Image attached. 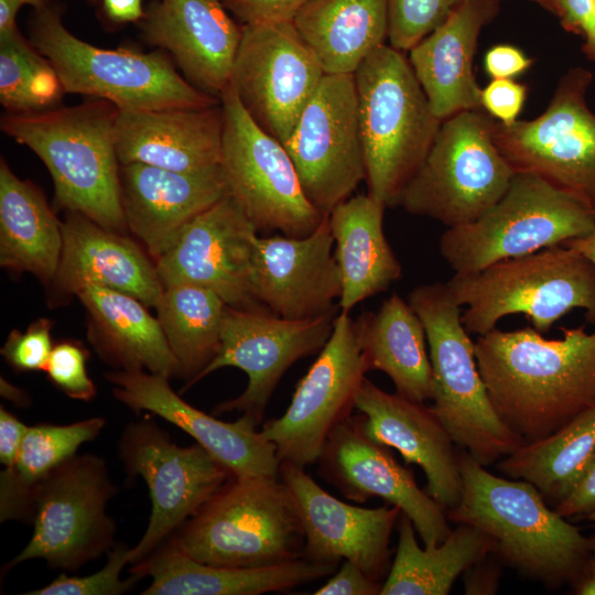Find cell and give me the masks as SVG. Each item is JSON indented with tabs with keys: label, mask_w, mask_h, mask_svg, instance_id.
Returning <instances> with one entry per match:
<instances>
[{
	"label": "cell",
	"mask_w": 595,
	"mask_h": 595,
	"mask_svg": "<svg viewBox=\"0 0 595 595\" xmlns=\"http://www.w3.org/2000/svg\"><path fill=\"white\" fill-rule=\"evenodd\" d=\"M548 339L532 326L494 328L475 340V356L501 421L526 443L559 430L595 403V332L561 328Z\"/></svg>",
	"instance_id": "1"
},
{
	"label": "cell",
	"mask_w": 595,
	"mask_h": 595,
	"mask_svg": "<svg viewBox=\"0 0 595 595\" xmlns=\"http://www.w3.org/2000/svg\"><path fill=\"white\" fill-rule=\"evenodd\" d=\"M459 502L447 519L473 526L495 542L494 554L551 588L572 584L592 560L588 537L566 521L529 482L499 477L458 452Z\"/></svg>",
	"instance_id": "2"
},
{
	"label": "cell",
	"mask_w": 595,
	"mask_h": 595,
	"mask_svg": "<svg viewBox=\"0 0 595 595\" xmlns=\"http://www.w3.org/2000/svg\"><path fill=\"white\" fill-rule=\"evenodd\" d=\"M118 111L112 102L94 98L72 107L7 112L0 127L45 164L60 207L120 232L127 226L116 152Z\"/></svg>",
	"instance_id": "3"
},
{
	"label": "cell",
	"mask_w": 595,
	"mask_h": 595,
	"mask_svg": "<svg viewBox=\"0 0 595 595\" xmlns=\"http://www.w3.org/2000/svg\"><path fill=\"white\" fill-rule=\"evenodd\" d=\"M368 194L386 207L422 164L441 127L409 60L391 45L354 74Z\"/></svg>",
	"instance_id": "4"
},
{
	"label": "cell",
	"mask_w": 595,
	"mask_h": 595,
	"mask_svg": "<svg viewBox=\"0 0 595 595\" xmlns=\"http://www.w3.org/2000/svg\"><path fill=\"white\" fill-rule=\"evenodd\" d=\"M167 541L202 563L262 567L303 556L304 532L279 477L232 476Z\"/></svg>",
	"instance_id": "5"
},
{
	"label": "cell",
	"mask_w": 595,
	"mask_h": 595,
	"mask_svg": "<svg viewBox=\"0 0 595 595\" xmlns=\"http://www.w3.org/2000/svg\"><path fill=\"white\" fill-rule=\"evenodd\" d=\"M445 283L455 302L466 306L462 313L466 331L477 336L515 314L524 315L541 334L575 309H583L587 321L595 323V267L566 245L478 272L454 273Z\"/></svg>",
	"instance_id": "6"
},
{
	"label": "cell",
	"mask_w": 595,
	"mask_h": 595,
	"mask_svg": "<svg viewBox=\"0 0 595 595\" xmlns=\"http://www.w3.org/2000/svg\"><path fill=\"white\" fill-rule=\"evenodd\" d=\"M408 302L426 334L432 409L454 443L484 466L513 453L526 442L495 411L477 366L475 342L446 283L418 285Z\"/></svg>",
	"instance_id": "7"
},
{
	"label": "cell",
	"mask_w": 595,
	"mask_h": 595,
	"mask_svg": "<svg viewBox=\"0 0 595 595\" xmlns=\"http://www.w3.org/2000/svg\"><path fill=\"white\" fill-rule=\"evenodd\" d=\"M30 30L31 43L53 65L65 93L105 99L129 110L206 107L220 101L194 87L164 54L106 50L82 41L50 4L35 9Z\"/></svg>",
	"instance_id": "8"
},
{
	"label": "cell",
	"mask_w": 595,
	"mask_h": 595,
	"mask_svg": "<svg viewBox=\"0 0 595 595\" xmlns=\"http://www.w3.org/2000/svg\"><path fill=\"white\" fill-rule=\"evenodd\" d=\"M595 209L540 176L516 172L499 201L477 220L446 228L440 253L454 273L478 272L585 236Z\"/></svg>",
	"instance_id": "9"
},
{
	"label": "cell",
	"mask_w": 595,
	"mask_h": 595,
	"mask_svg": "<svg viewBox=\"0 0 595 595\" xmlns=\"http://www.w3.org/2000/svg\"><path fill=\"white\" fill-rule=\"evenodd\" d=\"M494 119L483 109L443 120L398 206L446 228L477 220L505 194L515 171L499 151Z\"/></svg>",
	"instance_id": "10"
},
{
	"label": "cell",
	"mask_w": 595,
	"mask_h": 595,
	"mask_svg": "<svg viewBox=\"0 0 595 595\" xmlns=\"http://www.w3.org/2000/svg\"><path fill=\"white\" fill-rule=\"evenodd\" d=\"M117 491L102 457L75 454L62 462L36 487L31 539L1 573L32 559L75 571L108 553L117 526L107 505Z\"/></svg>",
	"instance_id": "11"
},
{
	"label": "cell",
	"mask_w": 595,
	"mask_h": 595,
	"mask_svg": "<svg viewBox=\"0 0 595 595\" xmlns=\"http://www.w3.org/2000/svg\"><path fill=\"white\" fill-rule=\"evenodd\" d=\"M220 105L219 165L228 195L257 230H278L290 237L312 234L325 214L306 197L285 147L255 122L230 86Z\"/></svg>",
	"instance_id": "12"
},
{
	"label": "cell",
	"mask_w": 595,
	"mask_h": 595,
	"mask_svg": "<svg viewBox=\"0 0 595 595\" xmlns=\"http://www.w3.org/2000/svg\"><path fill=\"white\" fill-rule=\"evenodd\" d=\"M592 78L585 68H571L540 116L494 120L493 134L515 172L540 176L595 209V113L586 104Z\"/></svg>",
	"instance_id": "13"
},
{
	"label": "cell",
	"mask_w": 595,
	"mask_h": 595,
	"mask_svg": "<svg viewBox=\"0 0 595 595\" xmlns=\"http://www.w3.org/2000/svg\"><path fill=\"white\" fill-rule=\"evenodd\" d=\"M126 484L141 477L149 489L151 515L130 564L148 558L232 475L198 443L178 446L149 418L128 423L118 440Z\"/></svg>",
	"instance_id": "14"
},
{
	"label": "cell",
	"mask_w": 595,
	"mask_h": 595,
	"mask_svg": "<svg viewBox=\"0 0 595 595\" xmlns=\"http://www.w3.org/2000/svg\"><path fill=\"white\" fill-rule=\"evenodd\" d=\"M369 371L361 348V318L339 312L332 334L299 381L285 412L262 424L280 462L305 468L316 463L331 432L351 415Z\"/></svg>",
	"instance_id": "15"
},
{
	"label": "cell",
	"mask_w": 595,
	"mask_h": 595,
	"mask_svg": "<svg viewBox=\"0 0 595 595\" xmlns=\"http://www.w3.org/2000/svg\"><path fill=\"white\" fill-rule=\"evenodd\" d=\"M335 313L307 320H289L268 309L227 305L220 347L215 358L185 389L224 367H235L248 377L245 391L214 408V413L237 411L257 425L284 372L298 360L317 354L327 343Z\"/></svg>",
	"instance_id": "16"
},
{
	"label": "cell",
	"mask_w": 595,
	"mask_h": 595,
	"mask_svg": "<svg viewBox=\"0 0 595 595\" xmlns=\"http://www.w3.org/2000/svg\"><path fill=\"white\" fill-rule=\"evenodd\" d=\"M325 73L291 21L242 24L230 87L283 145Z\"/></svg>",
	"instance_id": "17"
},
{
	"label": "cell",
	"mask_w": 595,
	"mask_h": 595,
	"mask_svg": "<svg viewBox=\"0 0 595 595\" xmlns=\"http://www.w3.org/2000/svg\"><path fill=\"white\" fill-rule=\"evenodd\" d=\"M303 191L329 214L366 178L354 74H325L285 143Z\"/></svg>",
	"instance_id": "18"
},
{
	"label": "cell",
	"mask_w": 595,
	"mask_h": 595,
	"mask_svg": "<svg viewBox=\"0 0 595 595\" xmlns=\"http://www.w3.org/2000/svg\"><path fill=\"white\" fill-rule=\"evenodd\" d=\"M321 476L346 499L363 504L379 497L412 521L423 545H439L451 533L446 510L416 484L390 447L366 431L361 413L340 422L317 459Z\"/></svg>",
	"instance_id": "19"
},
{
	"label": "cell",
	"mask_w": 595,
	"mask_h": 595,
	"mask_svg": "<svg viewBox=\"0 0 595 595\" xmlns=\"http://www.w3.org/2000/svg\"><path fill=\"white\" fill-rule=\"evenodd\" d=\"M258 230L227 194L195 216L155 260L163 288L194 284L217 293L229 306L267 309L251 290V259Z\"/></svg>",
	"instance_id": "20"
},
{
	"label": "cell",
	"mask_w": 595,
	"mask_h": 595,
	"mask_svg": "<svg viewBox=\"0 0 595 595\" xmlns=\"http://www.w3.org/2000/svg\"><path fill=\"white\" fill-rule=\"evenodd\" d=\"M279 478L291 495L303 532V556L318 562L348 560L382 582L389 572L390 537L401 510L397 506L364 508L323 489L303 467L280 464Z\"/></svg>",
	"instance_id": "21"
},
{
	"label": "cell",
	"mask_w": 595,
	"mask_h": 595,
	"mask_svg": "<svg viewBox=\"0 0 595 595\" xmlns=\"http://www.w3.org/2000/svg\"><path fill=\"white\" fill-rule=\"evenodd\" d=\"M328 214L304 237L257 236L251 259V290L271 313L307 320L335 313L342 278Z\"/></svg>",
	"instance_id": "22"
},
{
	"label": "cell",
	"mask_w": 595,
	"mask_h": 595,
	"mask_svg": "<svg viewBox=\"0 0 595 595\" xmlns=\"http://www.w3.org/2000/svg\"><path fill=\"white\" fill-rule=\"evenodd\" d=\"M113 385V397L136 413L148 411L174 424L205 448L235 477H279L275 446L258 425L240 415L221 421L181 398L167 377L145 370H115L106 374Z\"/></svg>",
	"instance_id": "23"
},
{
	"label": "cell",
	"mask_w": 595,
	"mask_h": 595,
	"mask_svg": "<svg viewBox=\"0 0 595 595\" xmlns=\"http://www.w3.org/2000/svg\"><path fill=\"white\" fill-rule=\"evenodd\" d=\"M139 24L145 42L167 51L194 87L220 100L242 33L220 0H154Z\"/></svg>",
	"instance_id": "24"
},
{
	"label": "cell",
	"mask_w": 595,
	"mask_h": 595,
	"mask_svg": "<svg viewBox=\"0 0 595 595\" xmlns=\"http://www.w3.org/2000/svg\"><path fill=\"white\" fill-rule=\"evenodd\" d=\"M355 409L363 414L366 431L374 440L423 469L426 493L436 502L445 510L459 502L463 485L458 452L432 407L387 392L365 378Z\"/></svg>",
	"instance_id": "25"
},
{
	"label": "cell",
	"mask_w": 595,
	"mask_h": 595,
	"mask_svg": "<svg viewBox=\"0 0 595 595\" xmlns=\"http://www.w3.org/2000/svg\"><path fill=\"white\" fill-rule=\"evenodd\" d=\"M119 175L126 226L155 260L188 221L228 194L220 165L175 172L129 163Z\"/></svg>",
	"instance_id": "26"
},
{
	"label": "cell",
	"mask_w": 595,
	"mask_h": 595,
	"mask_svg": "<svg viewBox=\"0 0 595 595\" xmlns=\"http://www.w3.org/2000/svg\"><path fill=\"white\" fill-rule=\"evenodd\" d=\"M221 105L145 110L119 109L116 152L120 164L143 163L175 172L219 166Z\"/></svg>",
	"instance_id": "27"
},
{
	"label": "cell",
	"mask_w": 595,
	"mask_h": 595,
	"mask_svg": "<svg viewBox=\"0 0 595 595\" xmlns=\"http://www.w3.org/2000/svg\"><path fill=\"white\" fill-rule=\"evenodd\" d=\"M62 234V256L52 281L56 292L69 295L98 285L156 305L164 288L155 263L130 238L76 212H67Z\"/></svg>",
	"instance_id": "28"
},
{
	"label": "cell",
	"mask_w": 595,
	"mask_h": 595,
	"mask_svg": "<svg viewBox=\"0 0 595 595\" xmlns=\"http://www.w3.org/2000/svg\"><path fill=\"white\" fill-rule=\"evenodd\" d=\"M499 0H466L409 52L410 65L440 120L480 108L473 63L478 36Z\"/></svg>",
	"instance_id": "29"
},
{
	"label": "cell",
	"mask_w": 595,
	"mask_h": 595,
	"mask_svg": "<svg viewBox=\"0 0 595 595\" xmlns=\"http://www.w3.org/2000/svg\"><path fill=\"white\" fill-rule=\"evenodd\" d=\"M339 563L305 556L262 567H225L198 562L162 543L130 573L151 577L142 595H260L281 592L334 573Z\"/></svg>",
	"instance_id": "30"
},
{
	"label": "cell",
	"mask_w": 595,
	"mask_h": 595,
	"mask_svg": "<svg viewBox=\"0 0 595 595\" xmlns=\"http://www.w3.org/2000/svg\"><path fill=\"white\" fill-rule=\"evenodd\" d=\"M76 295L89 315L90 342L105 361L118 370L180 376L178 363L162 327L144 303L98 285H87Z\"/></svg>",
	"instance_id": "31"
},
{
	"label": "cell",
	"mask_w": 595,
	"mask_h": 595,
	"mask_svg": "<svg viewBox=\"0 0 595 595\" xmlns=\"http://www.w3.org/2000/svg\"><path fill=\"white\" fill-rule=\"evenodd\" d=\"M386 208L367 193L343 201L328 214L342 278L340 312L350 313L402 274L383 231Z\"/></svg>",
	"instance_id": "32"
},
{
	"label": "cell",
	"mask_w": 595,
	"mask_h": 595,
	"mask_svg": "<svg viewBox=\"0 0 595 595\" xmlns=\"http://www.w3.org/2000/svg\"><path fill=\"white\" fill-rule=\"evenodd\" d=\"M292 23L325 74H355L388 40V3L311 0L295 13Z\"/></svg>",
	"instance_id": "33"
},
{
	"label": "cell",
	"mask_w": 595,
	"mask_h": 595,
	"mask_svg": "<svg viewBox=\"0 0 595 595\" xmlns=\"http://www.w3.org/2000/svg\"><path fill=\"white\" fill-rule=\"evenodd\" d=\"M63 249L62 221L43 193L0 163V264L54 280Z\"/></svg>",
	"instance_id": "34"
},
{
	"label": "cell",
	"mask_w": 595,
	"mask_h": 595,
	"mask_svg": "<svg viewBox=\"0 0 595 595\" xmlns=\"http://www.w3.org/2000/svg\"><path fill=\"white\" fill-rule=\"evenodd\" d=\"M361 318V348L368 370L385 372L396 392L414 401L433 398V374L424 326L398 293Z\"/></svg>",
	"instance_id": "35"
},
{
	"label": "cell",
	"mask_w": 595,
	"mask_h": 595,
	"mask_svg": "<svg viewBox=\"0 0 595 595\" xmlns=\"http://www.w3.org/2000/svg\"><path fill=\"white\" fill-rule=\"evenodd\" d=\"M398 545L381 595H446L473 564L494 554L495 542L479 529L458 523L439 545L421 548L410 518L401 512Z\"/></svg>",
	"instance_id": "36"
},
{
	"label": "cell",
	"mask_w": 595,
	"mask_h": 595,
	"mask_svg": "<svg viewBox=\"0 0 595 595\" xmlns=\"http://www.w3.org/2000/svg\"><path fill=\"white\" fill-rule=\"evenodd\" d=\"M594 453L595 403L550 435L521 445L498 463V469L531 483L554 508L572 490Z\"/></svg>",
	"instance_id": "37"
},
{
	"label": "cell",
	"mask_w": 595,
	"mask_h": 595,
	"mask_svg": "<svg viewBox=\"0 0 595 595\" xmlns=\"http://www.w3.org/2000/svg\"><path fill=\"white\" fill-rule=\"evenodd\" d=\"M106 421L94 416L69 424L29 425L14 464L0 474V522L32 521L39 484L78 447L101 433Z\"/></svg>",
	"instance_id": "38"
},
{
	"label": "cell",
	"mask_w": 595,
	"mask_h": 595,
	"mask_svg": "<svg viewBox=\"0 0 595 595\" xmlns=\"http://www.w3.org/2000/svg\"><path fill=\"white\" fill-rule=\"evenodd\" d=\"M154 307L187 386L219 350L227 303L209 289L176 284L164 288Z\"/></svg>",
	"instance_id": "39"
},
{
	"label": "cell",
	"mask_w": 595,
	"mask_h": 595,
	"mask_svg": "<svg viewBox=\"0 0 595 595\" xmlns=\"http://www.w3.org/2000/svg\"><path fill=\"white\" fill-rule=\"evenodd\" d=\"M64 93L53 65L18 28L0 35V101L8 112L54 108Z\"/></svg>",
	"instance_id": "40"
},
{
	"label": "cell",
	"mask_w": 595,
	"mask_h": 595,
	"mask_svg": "<svg viewBox=\"0 0 595 595\" xmlns=\"http://www.w3.org/2000/svg\"><path fill=\"white\" fill-rule=\"evenodd\" d=\"M466 0H387L390 45L409 51Z\"/></svg>",
	"instance_id": "41"
},
{
	"label": "cell",
	"mask_w": 595,
	"mask_h": 595,
	"mask_svg": "<svg viewBox=\"0 0 595 595\" xmlns=\"http://www.w3.org/2000/svg\"><path fill=\"white\" fill-rule=\"evenodd\" d=\"M131 548L116 543L107 553L102 569L85 576L60 574L50 584L28 591L24 595H121L129 592L141 580L136 574L120 578L121 571L130 564Z\"/></svg>",
	"instance_id": "42"
},
{
	"label": "cell",
	"mask_w": 595,
	"mask_h": 595,
	"mask_svg": "<svg viewBox=\"0 0 595 595\" xmlns=\"http://www.w3.org/2000/svg\"><path fill=\"white\" fill-rule=\"evenodd\" d=\"M88 351L75 340H63L53 346L45 372L51 382L67 397L90 401L96 386L87 374Z\"/></svg>",
	"instance_id": "43"
},
{
	"label": "cell",
	"mask_w": 595,
	"mask_h": 595,
	"mask_svg": "<svg viewBox=\"0 0 595 595\" xmlns=\"http://www.w3.org/2000/svg\"><path fill=\"white\" fill-rule=\"evenodd\" d=\"M51 327V321L40 318L23 333L12 331L1 355L17 371H45L53 349Z\"/></svg>",
	"instance_id": "44"
},
{
	"label": "cell",
	"mask_w": 595,
	"mask_h": 595,
	"mask_svg": "<svg viewBox=\"0 0 595 595\" xmlns=\"http://www.w3.org/2000/svg\"><path fill=\"white\" fill-rule=\"evenodd\" d=\"M528 87L511 78L491 79L480 90V109L494 120L511 125L519 120Z\"/></svg>",
	"instance_id": "45"
},
{
	"label": "cell",
	"mask_w": 595,
	"mask_h": 595,
	"mask_svg": "<svg viewBox=\"0 0 595 595\" xmlns=\"http://www.w3.org/2000/svg\"><path fill=\"white\" fill-rule=\"evenodd\" d=\"M311 0H220L242 24L291 21Z\"/></svg>",
	"instance_id": "46"
},
{
	"label": "cell",
	"mask_w": 595,
	"mask_h": 595,
	"mask_svg": "<svg viewBox=\"0 0 595 595\" xmlns=\"http://www.w3.org/2000/svg\"><path fill=\"white\" fill-rule=\"evenodd\" d=\"M552 12L566 31L584 39L583 52L595 61V0H555Z\"/></svg>",
	"instance_id": "47"
},
{
	"label": "cell",
	"mask_w": 595,
	"mask_h": 595,
	"mask_svg": "<svg viewBox=\"0 0 595 595\" xmlns=\"http://www.w3.org/2000/svg\"><path fill=\"white\" fill-rule=\"evenodd\" d=\"M382 583L368 576L355 563L343 560L338 571L318 587L315 595H378Z\"/></svg>",
	"instance_id": "48"
},
{
	"label": "cell",
	"mask_w": 595,
	"mask_h": 595,
	"mask_svg": "<svg viewBox=\"0 0 595 595\" xmlns=\"http://www.w3.org/2000/svg\"><path fill=\"white\" fill-rule=\"evenodd\" d=\"M532 63V58L512 44L494 45L484 56V68L491 79H513L527 72Z\"/></svg>",
	"instance_id": "49"
},
{
	"label": "cell",
	"mask_w": 595,
	"mask_h": 595,
	"mask_svg": "<svg viewBox=\"0 0 595 595\" xmlns=\"http://www.w3.org/2000/svg\"><path fill=\"white\" fill-rule=\"evenodd\" d=\"M553 509L564 518L586 517L595 511V453L572 490Z\"/></svg>",
	"instance_id": "50"
},
{
	"label": "cell",
	"mask_w": 595,
	"mask_h": 595,
	"mask_svg": "<svg viewBox=\"0 0 595 595\" xmlns=\"http://www.w3.org/2000/svg\"><path fill=\"white\" fill-rule=\"evenodd\" d=\"M29 425L3 407L0 408V463L11 467L20 452Z\"/></svg>",
	"instance_id": "51"
},
{
	"label": "cell",
	"mask_w": 595,
	"mask_h": 595,
	"mask_svg": "<svg viewBox=\"0 0 595 595\" xmlns=\"http://www.w3.org/2000/svg\"><path fill=\"white\" fill-rule=\"evenodd\" d=\"M500 577V566L487 555L464 572V593L467 595L496 594Z\"/></svg>",
	"instance_id": "52"
},
{
	"label": "cell",
	"mask_w": 595,
	"mask_h": 595,
	"mask_svg": "<svg viewBox=\"0 0 595 595\" xmlns=\"http://www.w3.org/2000/svg\"><path fill=\"white\" fill-rule=\"evenodd\" d=\"M102 11L115 23L140 22L145 13L142 0H102Z\"/></svg>",
	"instance_id": "53"
},
{
	"label": "cell",
	"mask_w": 595,
	"mask_h": 595,
	"mask_svg": "<svg viewBox=\"0 0 595 595\" xmlns=\"http://www.w3.org/2000/svg\"><path fill=\"white\" fill-rule=\"evenodd\" d=\"M22 6L21 0H0V35L17 29L15 18Z\"/></svg>",
	"instance_id": "54"
},
{
	"label": "cell",
	"mask_w": 595,
	"mask_h": 595,
	"mask_svg": "<svg viewBox=\"0 0 595 595\" xmlns=\"http://www.w3.org/2000/svg\"><path fill=\"white\" fill-rule=\"evenodd\" d=\"M571 586L573 594L595 595V560H591Z\"/></svg>",
	"instance_id": "55"
},
{
	"label": "cell",
	"mask_w": 595,
	"mask_h": 595,
	"mask_svg": "<svg viewBox=\"0 0 595 595\" xmlns=\"http://www.w3.org/2000/svg\"><path fill=\"white\" fill-rule=\"evenodd\" d=\"M564 245L581 252L595 267V228L585 236L572 239Z\"/></svg>",
	"instance_id": "56"
},
{
	"label": "cell",
	"mask_w": 595,
	"mask_h": 595,
	"mask_svg": "<svg viewBox=\"0 0 595 595\" xmlns=\"http://www.w3.org/2000/svg\"><path fill=\"white\" fill-rule=\"evenodd\" d=\"M24 392L17 387L10 385L7 380L1 378V394L20 405L25 404L29 401V397L23 394Z\"/></svg>",
	"instance_id": "57"
},
{
	"label": "cell",
	"mask_w": 595,
	"mask_h": 595,
	"mask_svg": "<svg viewBox=\"0 0 595 595\" xmlns=\"http://www.w3.org/2000/svg\"><path fill=\"white\" fill-rule=\"evenodd\" d=\"M591 521H595V511L584 517ZM589 544H591V551H592V559L595 560V532L588 537Z\"/></svg>",
	"instance_id": "58"
},
{
	"label": "cell",
	"mask_w": 595,
	"mask_h": 595,
	"mask_svg": "<svg viewBox=\"0 0 595 595\" xmlns=\"http://www.w3.org/2000/svg\"><path fill=\"white\" fill-rule=\"evenodd\" d=\"M24 4H30L34 9H40L50 4L51 0H21Z\"/></svg>",
	"instance_id": "59"
},
{
	"label": "cell",
	"mask_w": 595,
	"mask_h": 595,
	"mask_svg": "<svg viewBox=\"0 0 595 595\" xmlns=\"http://www.w3.org/2000/svg\"><path fill=\"white\" fill-rule=\"evenodd\" d=\"M547 8L550 11H553L555 0H532Z\"/></svg>",
	"instance_id": "60"
}]
</instances>
